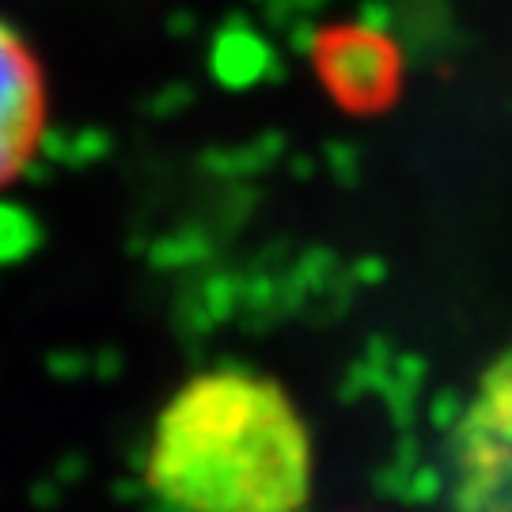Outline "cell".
Masks as SVG:
<instances>
[{
  "mask_svg": "<svg viewBox=\"0 0 512 512\" xmlns=\"http://www.w3.org/2000/svg\"><path fill=\"white\" fill-rule=\"evenodd\" d=\"M311 478L308 421L251 368L190 376L148 433L145 486L167 512H304Z\"/></svg>",
  "mask_w": 512,
  "mask_h": 512,
  "instance_id": "cell-1",
  "label": "cell"
},
{
  "mask_svg": "<svg viewBox=\"0 0 512 512\" xmlns=\"http://www.w3.org/2000/svg\"><path fill=\"white\" fill-rule=\"evenodd\" d=\"M452 512H512V342L482 368L448 440Z\"/></svg>",
  "mask_w": 512,
  "mask_h": 512,
  "instance_id": "cell-2",
  "label": "cell"
},
{
  "mask_svg": "<svg viewBox=\"0 0 512 512\" xmlns=\"http://www.w3.org/2000/svg\"><path fill=\"white\" fill-rule=\"evenodd\" d=\"M315 76L338 107L376 114L395 103L403 84V61L395 42L368 27H330L315 38Z\"/></svg>",
  "mask_w": 512,
  "mask_h": 512,
  "instance_id": "cell-3",
  "label": "cell"
},
{
  "mask_svg": "<svg viewBox=\"0 0 512 512\" xmlns=\"http://www.w3.org/2000/svg\"><path fill=\"white\" fill-rule=\"evenodd\" d=\"M50 126V88L35 50L0 23V194L35 164Z\"/></svg>",
  "mask_w": 512,
  "mask_h": 512,
  "instance_id": "cell-4",
  "label": "cell"
}]
</instances>
